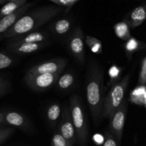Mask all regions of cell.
Segmentation results:
<instances>
[{"label": "cell", "mask_w": 146, "mask_h": 146, "mask_svg": "<svg viewBox=\"0 0 146 146\" xmlns=\"http://www.w3.org/2000/svg\"><path fill=\"white\" fill-rule=\"evenodd\" d=\"M86 92L93 121L98 126L104 118V70L95 60H90L88 62Z\"/></svg>", "instance_id": "6da1fadb"}, {"label": "cell", "mask_w": 146, "mask_h": 146, "mask_svg": "<svg viewBox=\"0 0 146 146\" xmlns=\"http://www.w3.org/2000/svg\"><path fill=\"white\" fill-rule=\"evenodd\" d=\"M63 11V7L46 5L37 7L20 17L6 32L4 39H11L17 36L38 30Z\"/></svg>", "instance_id": "7a4b0ae2"}, {"label": "cell", "mask_w": 146, "mask_h": 146, "mask_svg": "<svg viewBox=\"0 0 146 146\" xmlns=\"http://www.w3.org/2000/svg\"><path fill=\"white\" fill-rule=\"evenodd\" d=\"M129 79L130 75L127 74L122 80L112 86L108 95L104 100L103 110L104 118H108L110 120L115 110L124 100V96Z\"/></svg>", "instance_id": "3957f363"}, {"label": "cell", "mask_w": 146, "mask_h": 146, "mask_svg": "<svg viewBox=\"0 0 146 146\" xmlns=\"http://www.w3.org/2000/svg\"><path fill=\"white\" fill-rule=\"evenodd\" d=\"M70 110L71 117L76 133L77 142L81 145L86 144L88 137V128L84 107L81 99L76 94L70 98Z\"/></svg>", "instance_id": "277c9868"}, {"label": "cell", "mask_w": 146, "mask_h": 146, "mask_svg": "<svg viewBox=\"0 0 146 146\" xmlns=\"http://www.w3.org/2000/svg\"><path fill=\"white\" fill-rule=\"evenodd\" d=\"M67 47L71 55L81 64L85 62V39L80 27L71 32L67 40Z\"/></svg>", "instance_id": "5b68a950"}, {"label": "cell", "mask_w": 146, "mask_h": 146, "mask_svg": "<svg viewBox=\"0 0 146 146\" xmlns=\"http://www.w3.org/2000/svg\"><path fill=\"white\" fill-rule=\"evenodd\" d=\"M60 77V73H44V74L27 75L26 74L25 82L31 90L35 91H44L56 84Z\"/></svg>", "instance_id": "8992f818"}, {"label": "cell", "mask_w": 146, "mask_h": 146, "mask_svg": "<svg viewBox=\"0 0 146 146\" xmlns=\"http://www.w3.org/2000/svg\"><path fill=\"white\" fill-rule=\"evenodd\" d=\"M127 111V102L124 100L118 107L112 117L110 119L109 132L115 137L118 143H121L125 126Z\"/></svg>", "instance_id": "52a82bcc"}, {"label": "cell", "mask_w": 146, "mask_h": 146, "mask_svg": "<svg viewBox=\"0 0 146 146\" xmlns=\"http://www.w3.org/2000/svg\"><path fill=\"white\" fill-rule=\"evenodd\" d=\"M67 64V60L65 59H54L36 64L27 71V75L44 74V73H60L64 70Z\"/></svg>", "instance_id": "ba28073f"}, {"label": "cell", "mask_w": 146, "mask_h": 146, "mask_svg": "<svg viewBox=\"0 0 146 146\" xmlns=\"http://www.w3.org/2000/svg\"><path fill=\"white\" fill-rule=\"evenodd\" d=\"M58 130L72 146L77 141L76 133L71 117L70 107L65 106L61 113Z\"/></svg>", "instance_id": "9c48e42d"}, {"label": "cell", "mask_w": 146, "mask_h": 146, "mask_svg": "<svg viewBox=\"0 0 146 146\" xmlns=\"http://www.w3.org/2000/svg\"><path fill=\"white\" fill-rule=\"evenodd\" d=\"M34 4H35V2L27 3L25 5L19 9L15 12L12 13L9 15L6 16V17H3L2 19H0V41L4 39V34L15 24L16 21L20 17H22L24 14H26Z\"/></svg>", "instance_id": "30bf717a"}, {"label": "cell", "mask_w": 146, "mask_h": 146, "mask_svg": "<svg viewBox=\"0 0 146 146\" xmlns=\"http://www.w3.org/2000/svg\"><path fill=\"white\" fill-rule=\"evenodd\" d=\"M46 43H26L10 41L7 48L11 52L17 54H28L39 50L45 46Z\"/></svg>", "instance_id": "8fae6325"}, {"label": "cell", "mask_w": 146, "mask_h": 146, "mask_svg": "<svg viewBox=\"0 0 146 146\" xmlns=\"http://www.w3.org/2000/svg\"><path fill=\"white\" fill-rule=\"evenodd\" d=\"M4 125L13 126L20 129H27L29 127L27 118L19 113L15 111H8L4 113Z\"/></svg>", "instance_id": "7c38bea8"}, {"label": "cell", "mask_w": 146, "mask_h": 146, "mask_svg": "<svg viewBox=\"0 0 146 146\" xmlns=\"http://www.w3.org/2000/svg\"><path fill=\"white\" fill-rule=\"evenodd\" d=\"M48 34L46 31L36 30V31L10 39L11 40L10 41L26 43H42L45 42L48 40Z\"/></svg>", "instance_id": "4fadbf2b"}, {"label": "cell", "mask_w": 146, "mask_h": 146, "mask_svg": "<svg viewBox=\"0 0 146 146\" xmlns=\"http://www.w3.org/2000/svg\"><path fill=\"white\" fill-rule=\"evenodd\" d=\"M146 19V4L135 7L130 12L125 19V21L131 28H135L141 25Z\"/></svg>", "instance_id": "5bb4252c"}, {"label": "cell", "mask_w": 146, "mask_h": 146, "mask_svg": "<svg viewBox=\"0 0 146 146\" xmlns=\"http://www.w3.org/2000/svg\"><path fill=\"white\" fill-rule=\"evenodd\" d=\"M28 0H11L4 4L0 9V19L3 17L15 12L16 11L25 5Z\"/></svg>", "instance_id": "9a60e30c"}, {"label": "cell", "mask_w": 146, "mask_h": 146, "mask_svg": "<svg viewBox=\"0 0 146 146\" xmlns=\"http://www.w3.org/2000/svg\"><path fill=\"white\" fill-rule=\"evenodd\" d=\"M71 27V21L68 18H62L57 20L53 26V30L58 35H64L68 32Z\"/></svg>", "instance_id": "2e32d148"}, {"label": "cell", "mask_w": 146, "mask_h": 146, "mask_svg": "<svg viewBox=\"0 0 146 146\" xmlns=\"http://www.w3.org/2000/svg\"><path fill=\"white\" fill-rule=\"evenodd\" d=\"M61 115V107L57 103H54L48 107L47 110L46 116L48 122L51 125H54L57 120L59 119L60 115Z\"/></svg>", "instance_id": "e0dca14e"}, {"label": "cell", "mask_w": 146, "mask_h": 146, "mask_svg": "<svg viewBox=\"0 0 146 146\" xmlns=\"http://www.w3.org/2000/svg\"><path fill=\"white\" fill-rule=\"evenodd\" d=\"M74 81H75V77L72 73H65L58 78L56 82L57 87L61 90H67L73 85Z\"/></svg>", "instance_id": "ac0fdd59"}, {"label": "cell", "mask_w": 146, "mask_h": 146, "mask_svg": "<svg viewBox=\"0 0 146 146\" xmlns=\"http://www.w3.org/2000/svg\"><path fill=\"white\" fill-rule=\"evenodd\" d=\"M128 24L126 21H122V22L118 23L115 26L114 29L116 34L118 37L121 38L122 40H128L131 37L130 34L129 28H128Z\"/></svg>", "instance_id": "d6986e66"}, {"label": "cell", "mask_w": 146, "mask_h": 146, "mask_svg": "<svg viewBox=\"0 0 146 146\" xmlns=\"http://www.w3.org/2000/svg\"><path fill=\"white\" fill-rule=\"evenodd\" d=\"M86 43L91 51L95 53H100L102 50V44L98 39L87 35L86 37Z\"/></svg>", "instance_id": "ffe728a7"}, {"label": "cell", "mask_w": 146, "mask_h": 146, "mask_svg": "<svg viewBox=\"0 0 146 146\" xmlns=\"http://www.w3.org/2000/svg\"><path fill=\"white\" fill-rule=\"evenodd\" d=\"M51 146H72L71 143L59 133L58 130L55 131L51 138Z\"/></svg>", "instance_id": "44dd1931"}, {"label": "cell", "mask_w": 146, "mask_h": 146, "mask_svg": "<svg viewBox=\"0 0 146 146\" xmlns=\"http://www.w3.org/2000/svg\"><path fill=\"white\" fill-rule=\"evenodd\" d=\"M14 60L11 57L4 52H0V70L8 68L14 63Z\"/></svg>", "instance_id": "7402d4cb"}, {"label": "cell", "mask_w": 146, "mask_h": 146, "mask_svg": "<svg viewBox=\"0 0 146 146\" xmlns=\"http://www.w3.org/2000/svg\"><path fill=\"white\" fill-rule=\"evenodd\" d=\"M14 128L11 127L0 128V144L4 143L7 138H9L14 133Z\"/></svg>", "instance_id": "603a6c76"}, {"label": "cell", "mask_w": 146, "mask_h": 146, "mask_svg": "<svg viewBox=\"0 0 146 146\" xmlns=\"http://www.w3.org/2000/svg\"><path fill=\"white\" fill-rule=\"evenodd\" d=\"M118 141L115 137L110 133L107 132L106 134V140L104 141L103 146H118Z\"/></svg>", "instance_id": "cb8c5ba5"}, {"label": "cell", "mask_w": 146, "mask_h": 146, "mask_svg": "<svg viewBox=\"0 0 146 146\" xmlns=\"http://www.w3.org/2000/svg\"><path fill=\"white\" fill-rule=\"evenodd\" d=\"M49 1L61 7H71L78 0H49Z\"/></svg>", "instance_id": "d4e9b609"}, {"label": "cell", "mask_w": 146, "mask_h": 146, "mask_svg": "<svg viewBox=\"0 0 146 146\" xmlns=\"http://www.w3.org/2000/svg\"><path fill=\"white\" fill-rule=\"evenodd\" d=\"M137 47H138V42L133 39H130L127 43L126 50L127 51H133L137 49Z\"/></svg>", "instance_id": "484cf974"}, {"label": "cell", "mask_w": 146, "mask_h": 146, "mask_svg": "<svg viewBox=\"0 0 146 146\" xmlns=\"http://www.w3.org/2000/svg\"><path fill=\"white\" fill-rule=\"evenodd\" d=\"M140 83L146 84V59L143 63L142 70H141V76H140Z\"/></svg>", "instance_id": "4316f807"}, {"label": "cell", "mask_w": 146, "mask_h": 146, "mask_svg": "<svg viewBox=\"0 0 146 146\" xmlns=\"http://www.w3.org/2000/svg\"><path fill=\"white\" fill-rule=\"evenodd\" d=\"M6 87H7V84L2 80L0 79V96H1L5 92Z\"/></svg>", "instance_id": "83f0119b"}, {"label": "cell", "mask_w": 146, "mask_h": 146, "mask_svg": "<svg viewBox=\"0 0 146 146\" xmlns=\"http://www.w3.org/2000/svg\"><path fill=\"white\" fill-rule=\"evenodd\" d=\"M4 113L0 111V125H4Z\"/></svg>", "instance_id": "f1b7e54d"}, {"label": "cell", "mask_w": 146, "mask_h": 146, "mask_svg": "<svg viewBox=\"0 0 146 146\" xmlns=\"http://www.w3.org/2000/svg\"><path fill=\"white\" fill-rule=\"evenodd\" d=\"M4 1V0H0V3H3Z\"/></svg>", "instance_id": "f546056e"}, {"label": "cell", "mask_w": 146, "mask_h": 146, "mask_svg": "<svg viewBox=\"0 0 146 146\" xmlns=\"http://www.w3.org/2000/svg\"><path fill=\"white\" fill-rule=\"evenodd\" d=\"M144 49H145V50H146V46H145V48H144Z\"/></svg>", "instance_id": "4dcf8cb0"}, {"label": "cell", "mask_w": 146, "mask_h": 146, "mask_svg": "<svg viewBox=\"0 0 146 146\" xmlns=\"http://www.w3.org/2000/svg\"><path fill=\"white\" fill-rule=\"evenodd\" d=\"M10 1H11V0H10Z\"/></svg>", "instance_id": "1f68e13d"}]
</instances>
